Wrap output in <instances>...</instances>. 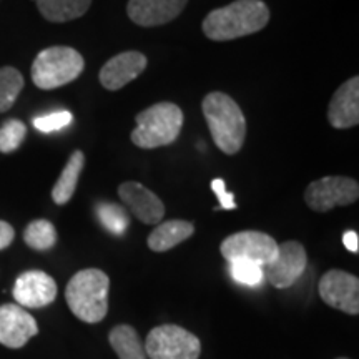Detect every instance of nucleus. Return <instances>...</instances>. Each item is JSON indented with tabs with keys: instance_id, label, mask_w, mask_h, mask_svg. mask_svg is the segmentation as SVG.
I'll return each instance as SVG.
<instances>
[{
	"instance_id": "7ed1b4c3",
	"label": "nucleus",
	"mask_w": 359,
	"mask_h": 359,
	"mask_svg": "<svg viewBox=\"0 0 359 359\" xmlns=\"http://www.w3.org/2000/svg\"><path fill=\"white\" fill-rule=\"evenodd\" d=\"M109 288L110 278L102 269H82L67 285V304L80 321L100 323L109 313Z\"/></svg>"
},
{
	"instance_id": "aec40b11",
	"label": "nucleus",
	"mask_w": 359,
	"mask_h": 359,
	"mask_svg": "<svg viewBox=\"0 0 359 359\" xmlns=\"http://www.w3.org/2000/svg\"><path fill=\"white\" fill-rule=\"evenodd\" d=\"M110 346L114 348L120 359H148L145 344L138 338L135 327L128 325H118L110 331Z\"/></svg>"
},
{
	"instance_id": "cd10ccee",
	"label": "nucleus",
	"mask_w": 359,
	"mask_h": 359,
	"mask_svg": "<svg viewBox=\"0 0 359 359\" xmlns=\"http://www.w3.org/2000/svg\"><path fill=\"white\" fill-rule=\"evenodd\" d=\"M13 238H15V230L12 228V224L0 219V250H6L7 246H11Z\"/></svg>"
},
{
	"instance_id": "a878e982",
	"label": "nucleus",
	"mask_w": 359,
	"mask_h": 359,
	"mask_svg": "<svg viewBox=\"0 0 359 359\" xmlns=\"http://www.w3.org/2000/svg\"><path fill=\"white\" fill-rule=\"evenodd\" d=\"M72 116L70 111H55V114H50V115H42V116H37V118H34V127L39 130V132H43V133H50V132H55V130H62L65 128L67 125L72 123Z\"/></svg>"
},
{
	"instance_id": "c756f323",
	"label": "nucleus",
	"mask_w": 359,
	"mask_h": 359,
	"mask_svg": "<svg viewBox=\"0 0 359 359\" xmlns=\"http://www.w3.org/2000/svg\"><path fill=\"white\" fill-rule=\"evenodd\" d=\"M336 359H348V358H336Z\"/></svg>"
},
{
	"instance_id": "412c9836",
	"label": "nucleus",
	"mask_w": 359,
	"mask_h": 359,
	"mask_svg": "<svg viewBox=\"0 0 359 359\" xmlns=\"http://www.w3.org/2000/svg\"><path fill=\"white\" fill-rule=\"evenodd\" d=\"M24 241L27 246L37 251H47L57 243V230L55 226L47 219H35L29 223L24 231Z\"/></svg>"
},
{
	"instance_id": "5701e85b",
	"label": "nucleus",
	"mask_w": 359,
	"mask_h": 359,
	"mask_svg": "<svg viewBox=\"0 0 359 359\" xmlns=\"http://www.w3.org/2000/svg\"><path fill=\"white\" fill-rule=\"evenodd\" d=\"M97 217L103 226L116 236H122L130 224V218L123 206L110 201H102L97 205Z\"/></svg>"
},
{
	"instance_id": "f03ea898",
	"label": "nucleus",
	"mask_w": 359,
	"mask_h": 359,
	"mask_svg": "<svg viewBox=\"0 0 359 359\" xmlns=\"http://www.w3.org/2000/svg\"><path fill=\"white\" fill-rule=\"evenodd\" d=\"M201 110L215 145L226 155L238 154L246 138V118L240 105L226 93L212 92L201 102Z\"/></svg>"
},
{
	"instance_id": "ddd939ff",
	"label": "nucleus",
	"mask_w": 359,
	"mask_h": 359,
	"mask_svg": "<svg viewBox=\"0 0 359 359\" xmlns=\"http://www.w3.org/2000/svg\"><path fill=\"white\" fill-rule=\"evenodd\" d=\"M123 205L145 224H156L165 217V205L154 191L138 182H125L118 187Z\"/></svg>"
},
{
	"instance_id": "f3484780",
	"label": "nucleus",
	"mask_w": 359,
	"mask_h": 359,
	"mask_svg": "<svg viewBox=\"0 0 359 359\" xmlns=\"http://www.w3.org/2000/svg\"><path fill=\"white\" fill-rule=\"evenodd\" d=\"M193 233H195L193 223L185 222V219H170V222L158 224L150 233V236H148V248L156 251V253H163V251H168L177 245L183 243Z\"/></svg>"
},
{
	"instance_id": "0eeeda50",
	"label": "nucleus",
	"mask_w": 359,
	"mask_h": 359,
	"mask_svg": "<svg viewBox=\"0 0 359 359\" xmlns=\"http://www.w3.org/2000/svg\"><path fill=\"white\" fill-rule=\"evenodd\" d=\"M359 198L356 180L348 177H325L309 183L304 201L313 212L326 213L336 206H346Z\"/></svg>"
},
{
	"instance_id": "20e7f679",
	"label": "nucleus",
	"mask_w": 359,
	"mask_h": 359,
	"mask_svg": "<svg viewBox=\"0 0 359 359\" xmlns=\"http://www.w3.org/2000/svg\"><path fill=\"white\" fill-rule=\"evenodd\" d=\"M137 128L130 138L137 147L151 150L177 142L183 127V111L172 102H160L135 116Z\"/></svg>"
},
{
	"instance_id": "4be33fe9",
	"label": "nucleus",
	"mask_w": 359,
	"mask_h": 359,
	"mask_svg": "<svg viewBox=\"0 0 359 359\" xmlns=\"http://www.w3.org/2000/svg\"><path fill=\"white\" fill-rule=\"evenodd\" d=\"M24 88V77L13 67L0 69V114L11 110Z\"/></svg>"
},
{
	"instance_id": "9b49d317",
	"label": "nucleus",
	"mask_w": 359,
	"mask_h": 359,
	"mask_svg": "<svg viewBox=\"0 0 359 359\" xmlns=\"http://www.w3.org/2000/svg\"><path fill=\"white\" fill-rule=\"evenodd\" d=\"M12 294L22 308H43L55 302L57 283L47 273L32 269L17 278Z\"/></svg>"
},
{
	"instance_id": "a211bd4d",
	"label": "nucleus",
	"mask_w": 359,
	"mask_h": 359,
	"mask_svg": "<svg viewBox=\"0 0 359 359\" xmlns=\"http://www.w3.org/2000/svg\"><path fill=\"white\" fill-rule=\"evenodd\" d=\"M83 167H85L83 151L75 150L74 154L70 155L64 172L60 173V177H58L55 187H53L52 190V200L55 201L57 205H65L72 200L75 190H77L79 178Z\"/></svg>"
},
{
	"instance_id": "9d476101",
	"label": "nucleus",
	"mask_w": 359,
	"mask_h": 359,
	"mask_svg": "<svg viewBox=\"0 0 359 359\" xmlns=\"http://www.w3.org/2000/svg\"><path fill=\"white\" fill-rule=\"evenodd\" d=\"M320 296L327 306L348 314L359 313V280L351 273L330 269L320 281Z\"/></svg>"
},
{
	"instance_id": "b1692460",
	"label": "nucleus",
	"mask_w": 359,
	"mask_h": 359,
	"mask_svg": "<svg viewBox=\"0 0 359 359\" xmlns=\"http://www.w3.org/2000/svg\"><path fill=\"white\" fill-rule=\"evenodd\" d=\"M27 127L20 120L12 118L7 120L6 123L0 127V151L2 154H12L22 145L25 140Z\"/></svg>"
},
{
	"instance_id": "dca6fc26",
	"label": "nucleus",
	"mask_w": 359,
	"mask_h": 359,
	"mask_svg": "<svg viewBox=\"0 0 359 359\" xmlns=\"http://www.w3.org/2000/svg\"><path fill=\"white\" fill-rule=\"evenodd\" d=\"M327 122L338 130L353 128L359 123V77L349 79L336 90L327 109Z\"/></svg>"
},
{
	"instance_id": "2eb2a0df",
	"label": "nucleus",
	"mask_w": 359,
	"mask_h": 359,
	"mask_svg": "<svg viewBox=\"0 0 359 359\" xmlns=\"http://www.w3.org/2000/svg\"><path fill=\"white\" fill-rule=\"evenodd\" d=\"M188 0H128L127 13L133 24L158 27L177 19Z\"/></svg>"
},
{
	"instance_id": "6e6552de",
	"label": "nucleus",
	"mask_w": 359,
	"mask_h": 359,
	"mask_svg": "<svg viewBox=\"0 0 359 359\" xmlns=\"http://www.w3.org/2000/svg\"><path fill=\"white\" fill-rule=\"evenodd\" d=\"M223 258L228 262L246 259L266 266L275 259L278 253V243L263 231H240L230 235L219 246Z\"/></svg>"
},
{
	"instance_id": "c85d7f7f",
	"label": "nucleus",
	"mask_w": 359,
	"mask_h": 359,
	"mask_svg": "<svg viewBox=\"0 0 359 359\" xmlns=\"http://www.w3.org/2000/svg\"><path fill=\"white\" fill-rule=\"evenodd\" d=\"M343 243L351 253H358L359 251V238L356 231H346L343 235Z\"/></svg>"
},
{
	"instance_id": "39448f33",
	"label": "nucleus",
	"mask_w": 359,
	"mask_h": 359,
	"mask_svg": "<svg viewBox=\"0 0 359 359\" xmlns=\"http://www.w3.org/2000/svg\"><path fill=\"white\" fill-rule=\"evenodd\" d=\"M85 69L82 53L72 47H48L35 57L32 82L42 90L60 88L77 80Z\"/></svg>"
},
{
	"instance_id": "f8f14e48",
	"label": "nucleus",
	"mask_w": 359,
	"mask_h": 359,
	"mask_svg": "<svg viewBox=\"0 0 359 359\" xmlns=\"http://www.w3.org/2000/svg\"><path fill=\"white\" fill-rule=\"evenodd\" d=\"M37 333V321L24 308L19 304L0 306V344L11 349L24 348Z\"/></svg>"
},
{
	"instance_id": "4468645a",
	"label": "nucleus",
	"mask_w": 359,
	"mask_h": 359,
	"mask_svg": "<svg viewBox=\"0 0 359 359\" xmlns=\"http://www.w3.org/2000/svg\"><path fill=\"white\" fill-rule=\"evenodd\" d=\"M147 57L140 52L130 50L118 53L102 67L98 79H100L103 88L116 92V90L123 88L125 85L137 79L138 75H142L143 70L147 69Z\"/></svg>"
},
{
	"instance_id": "bb28decb",
	"label": "nucleus",
	"mask_w": 359,
	"mask_h": 359,
	"mask_svg": "<svg viewBox=\"0 0 359 359\" xmlns=\"http://www.w3.org/2000/svg\"><path fill=\"white\" fill-rule=\"evenodd\" d=\"M212 190L217 195V198L222 205L223 210H235L236 203H235V196L233 193L226 191V185H224V180L222 178H215L212 182Z\"/></svg>"
},
{
	"instance_id": "393cba45",
	"label": "nucleus",
	"mask_w": 359,
	"mask_h": 359,
	"mask_svg": "<svg viewBox=\"0 0 359 359\" xmlns=\"http://www.w3.org/2000/svg\"><path fill=\"white\" fill-rule=\"evenodd\" d=\"M230 273L233 280L246 286H257L263 281V266L258 263L246 262V259H236L230 262Z\"/></svg>"
},
{
	"instance_id": "6ab92c4d",
	"label": "nucleus",
	"mask_w": 359,
	"mask_h": 359,
	"mask_svg": "<svg viewBox=\"0 0 359 359\" xmlns=\"http://www.w3.org/2000/svg\"><path fill=\"white\" fill-rule=\"evenodd\" d=\"M43 19L64 24L85 15L92 0H35Z\"/></svg>"
},
{
	"instance_id": "f257e3e1",
	"label": "nucleus",
	"mask_w": 359,
	"mask_h": 359,
	"mask_svg": "<svg viewBox=\"0 0 359 359\" xmlns=\"http://www.w3.org/2000/svg\"><path fill=\"white\" fill-rule=\"evenodd\" d=\"M268 22L269 8L263 0H236L210 12L201 29L210 40L228 42L259 32Z\"/></svg>"
},
{
	"instance_id": "423d86ee",
	"label": "nucleus",
	"mask_w": 359,
	"mask_h": 359,
	"mask_svg": "<svg viewBox=\"0 0 359 359\" xmlns=\"http://www.w3.org/2000/svg\"><path fill=\"white\" fill-rule=\"evenodd\" d=\"M145 353L148 359H198L201 343L185 327L163 325L148 333Z\"/></svg>"
},
{
	"instance_id": "1a4fd4ad",
	"label": "nucleus",
	"mask_w": 359,
	"mask_h": 359,
	"mask_svg": "<svg viewBox=\"0 0 359 359\" xmlns=\"http://www.w3.org/2000/svg\"><path fill=\"white\" fill-rule=\"evenodd\" d=\"M308 264V255L299 241H285L278 245V253L271 263L264 266L263 275L278 290L290 288L303 275Z\"/></svg>"
}]
</instances>
